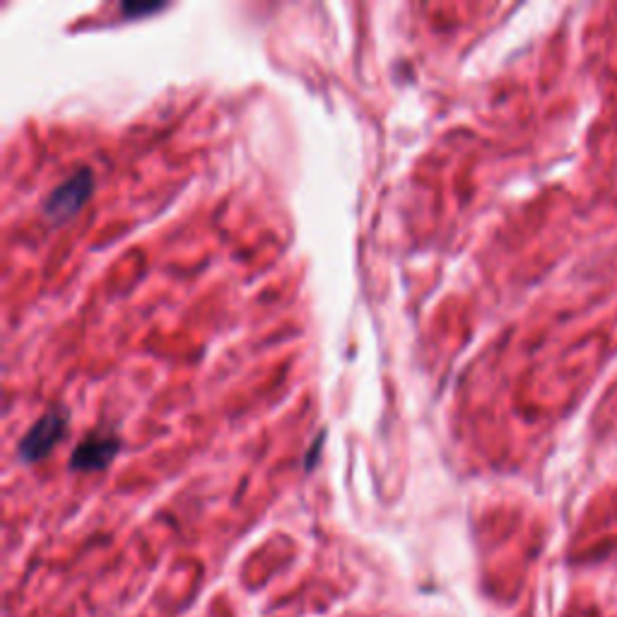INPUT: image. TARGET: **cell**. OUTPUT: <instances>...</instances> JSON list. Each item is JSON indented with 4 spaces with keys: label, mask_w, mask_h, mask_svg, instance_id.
Listing matches in <instances>:
<instances>
[{
    "label": "cell",
    "mask_w": 617,
    "mask_h": 617,
    "mask_svg": "<svg viewBox=\"0 0 617 617\" xmlns=\"http://www.w3.org/2000/svg\"><path fill=\"white\" fill-rule=\"evenodd\" d=\"M92 187H94L92 171L90 169L78 171V175L66 179L58 189H54L52 195H48L44 203V215L52 220L54 225H60V222L76 217L82 205L88 203Z\"/></svg>",
    "instance_id": "1"
},
{
    "label": "cell",
    "mask_w": 617,
    "mask_h": 617,
    "mask_svg": "<svg viewBox=\"0 0 617 617\" xmlns=\"http://www.w3.org/2000/svg\"><path fill=\"white\" fill-rule=\"evenodd\" d=\"M68 415L66 411L54 408L48 411L42 419H36L34 427L20 441V459L34 463L46 459L54 451L56 444L66 437Z\"/></svg>",
    "instance_id": "2"
},
{
    "label": "cell",
    "mask_w": 617,
    "mask_h": 617,
    "mask_svg": "<svg viewBox=\"0 0 617 617\" xmlns=\"http://www.w3.org/2000/svg\"><path fill=\"white\" fill-rule=\"evenodd\" d=\"M119 453V439L114 435H104V431H94V435L85 437L82 444H78V449L70 456V468L72 471H102L114 456Z\"/></svg>",
    "instance_id": "3"
}]
</instances>
